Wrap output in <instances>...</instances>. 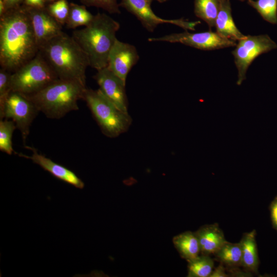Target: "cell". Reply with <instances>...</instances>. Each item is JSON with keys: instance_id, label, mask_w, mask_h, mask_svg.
<instances>
[{"instance_id": "44dd1931", "label": "cell", "mask_w": 277, "mask_h": 277, "mask_svg": "<svg viewBox=\"0 0 277 277\" xmlns=\"http://www.w3.org/2000/svg\"><path fill=\"white\" fill-rule=\"evenodd\" d=\"M93 17L94 15L87 9L85 6L70 3L66 27L74 29L80 26L85 27L92 21Z\"/></svg>"}, {"instance_id": "9c48e42d", "label": "cell", "mask_w": 277, "mask_h": 277, "mask_svg": "<svg viewBox=\"0 0 277 277\" xmlns=\"http://www.w3.org/2000/svg\"><path fill=\"white\" fill-rule=\"evenodd\" d=\"M149 42H165L181 43L203 50H211L234 47L236 41L224 38L211 31L190 33L187 30L181 33H171L159 37H149Z\"/></svg>"}, {"instance_id": "d6986e66", "label": "cell", "mask_w": 277, "mask_h": 277, "mask_svg": "<svg viewBox=\"0 0 277 277\" xmlns=\"http://www.w3.org/2000/svg\"><path fill=\"white\" fill-rule=\"evenodd\" d=\"M220 3L221 0H194V14L205 22L210 28L215 27Z\"/></svg>"}, {"instance_id": "4fadbf2b", "label": "cell", "mask_w": 277, "mask_h": 277, "mask_svg": "<svg viewBox=\"0 0 277 277\" xmlns=\"http://www.w3.org/2000/svg\"><path fill=\"white\" fill-rule=\"evenodd\" d=\"M27 7L39 49L64 32L63 26L50 15L46 7L43 8Z\"/></svg>"}, {"instance_id": "8992f818", "label": "cell", "mask_w": 277, "mask_h": 277, "mask_svg": "<svg viewBox=\"0 0 277 277\" xmlns=\"http://www.w3.org/2000/svg\"><path fill=\"white\" fill-rule=\"evenodd\" d=\"M58 79L39 52L31 61L12 73L11 91L33 95Z\"/></svg>"}, {"instance_id": "52a82bcc", "label": "cell", "mask_w": 277, "mask_h": 277, "mask_svg": "<svg viewBox=\"0 0 277 277\" xmlns=\"http://www.w3.org/2000/svg\"><path fill=\"white\" fill-rule=\"evenodd\" d=\"M276 48L277 44L267 34L248 35L239 40L232 51L238 72L237 85L246 80L247 69L255 58Z\"/></svg>"}, {"instance_id": "5bb4252c", "label": "cell", "mask_w": 277, "mask_h": 277, "mask_svg": "<svg viewBox=\"0 0 277 277\" xmlns=\"http://www.w3.org/2000/svg\"><path fill=\"white\" fill-rule=\"evenodd\" d=\"M25 147L32 151L31 155H27L22 153L16 152L15 154L20 157L31 160L34 163L39 165L60 180L78 189H83L84 187V183L74 172L39 153L35 148L29 146Z\"/></svg>"}, {"instance_id": "2e32d148", "label": "cell", "mask_w": 277, "mask_h": 277, "mask_svg": "<svg viewBox=\"0 0 277 277\" xmlns=\"http://www.w3.org/2000/svg\"><path fill=\"white\" fill-rule=\"evenodd\" d=\"M215 27L216 32L220 36L231 40L238 41L245 36L238 29L233 21L230 0H221Z\"/></svg>"}, {"instance_id": "83f0119b", "label": "cell", "mask_w": 277, "mask_h": 277, "mask_svg": "<svg viewBox=\"0 0 277 277\" xmlns=\"http://www.w3.org/2000/svg\"><path fill=\"white\" fill-rule=\"evenodd\" d=\"M23 5L34 8H45L47 5L45 0H24Z\"/></svg>"}, {"instance_id": "d4e9b609", "label": "cell", "mask_w": 277, "mask_h": 277, "mask_svg": "<svg viewBox=\"0 0 277 277\" xmlns=\"http://www.w3.org/2000/svg\"><path fill=\"white\" fill-rule=\"evenodd\" d=\"M69 4L67 0H57L47 4L46 9L52 17L63 26L66 25L68 16Z\"/></svg>"}, {"instance_id": "f1b7e54d", "label": "cell", "mask_w": 277, "mask_h": 277, "mask_svg": "<svg viewBox=\"0 0 277 277\" xmlns=\"http://www.w3.org/2000/svg\"><path fill=\"white\" fill-rule=\"evenodd\" d=\"M5 4L6 11L8 10L20 7L24 4V0H2Z\"/></svg>"}, {"instance_id": "7a4b0ae2", "label": "cell", "mask_w": 277, "mask_h": 277, "mask_svg": "<svg viewBox=\"0 0 277 277\" xmlns=\"http://www.w3.org/2000/svg\"><path fill=\"white\" fill-rule=\"evenodd\" d=\"M39 53L62 80L76 81L86 86L88 58L71 36L65 32L42 46Z\"/></svg>"}, {"instance_id": "cb8c5ba5", "label": "cell", "mask_w": 277, "mask_h": 277, "mask_svg": "<svg viewBox=\"0 0 277 277\" xmlns=\"http://www.w3.org/2000/svg\"><path fill=\"white\" fill-rule=\"evenodd\" d=\"M16 128L14 122L9 119L0 121V150L9 155L15 152L12 147V137Z\"/></svg>"}, {"instance_id": "484cf974", "label": "cell", "mask_w": 277, "mask_h": 277, "mask_svg": "<svg viewBox=\"0 0 277 277\" xmlns=\"http://www.w3.org/2000/svg\"><path fill=\"white\" fill-rule=\"evenodd\" d=\"M86 7L101 8L110 14H120L117 0H79Z\"/></svg>"}, {"instance_id": "ffe728a7", "label": "cell", "mask_w": 277, "mask_h": 277, "mask_svg": "<svg viewBox=\"0 0 277 277\" xmlns=\"http://www.w3.org/2000/svg\"><path fill=\"white\" fill-rule=\"evenodd\" d=\"M214 255L219 261L229 267L241 266L242 249L240 242L231 243L227 241Z\"/></svg>"}, {"instance_id": "603a6c76", "label": "cell", "mask_w": 277, "mask_h": 277, "mask_svg": "<svg viewBox=\"0 0 277 277\" xmlns=\"http://www.w3.org/2000/svg\"><path fill=\"white\" fill-rule=\"evenodd\" d=\"M247 3L264 20L272 24H277V0H247Z\"/></svg>"}, {"instance_id": "e575fe53", "label": "cell", "mask_w": 277, "mask_h": 277, "mask_svg": "<svg viewBox=\"0 0 277 277\" xmlns=\"http://www.w3.org/2000/svg\"><path fill=\"white\" fill-rule=\"evenodd\" d=\"M239 1L243 2V1H246V0H239Z\"/></svg>"}, {"instance_id": "f546056e", "label": "cell", "mask_w": 277, "mask_h": 277, "mask_svg": "<svg viewBox=\"0 0 277 277\" xmlns=\"http://www.w3.org/2000/svg\"><path fill=\"white\" fill-rule=\"evenodd\" d=\"M229 276V274L226 273L225 268L223 264L221 263L212 271L210 277H227Z\"/></svg>"}, {"instance_id": "7402d4cb", "label": "cell", "mask_w": 277, "mask_h": 277, "mask_svg": "<svg viewBox=\"0 0 277 277\" xmlns=\"http://www.w3.org/2000/svg\"><path fill=\"white\" fill-rule=\"evenodd\" d=\"M188 262V276L210 277L213 271L214 262L209 255H199Z\"/></svg>"}, {"instance_id": "9a60e30c", "label": "cell", "mask_w": 277, "mask_h": 277, "mask_svg": "<svg viewBox=\"0 0 277 277\" xmlns=\"http://www.w3.org/2000/svg\"><path fill=\"white\" fill-rule=\"evenodd\" d=\"M202 254H214L227 242L217 224L204 225L194 232Z\"/></svg>"}, {"instance_id": "7c38bea8", "label": "cell", "mask_w": 277, "mask_h": 277, "mask_svg": "<svg viewBox=\"0 0 277 277\" xmlns=\"http://www.w3.org/2000/svg\"><path fill=\"white\" fill-rule=\"evenodd\" d=\"M94 78L102 93L118 109L128 113L126 83L106 67L97 70Z\"/></svg>"}, {"instance_id": "5b68a950", "label": "cell", "mask_w": 277, "mask_h": 277, "mask_svg": "<svg viewBox=\"0 0 277 277\" xmlns=\"http://www.w3.org/2000/svg\"><path fill=\"white\" fill-rule=\"evenodd\" d=\"M101 130L106 136L115 137L125 132L131 120L128 113L118 109L100 91L86 89L83 99Z\"/></svg>"}, {"instance_id": "d6a6232c", "label": "cell", "mask_w": 277, "mask_h": 277, "mask_svg": "<svg viewBox=\"0 0 277 277\" xmlns=\"http://www.w3.org/2000/svg\"><path fill=\"white\" fill-rule=\"evenodd\" d=\"M56 1H57V0H45L47 4L50 3H51V2Z\"/></svg>"}, {"instance_id": "277c9868", "label": "cell", "mask_w": 277, "mask_h": 277, "mask_svg": "<svg viewBox=\"0 0 277 277\" xmlns=\"http://www.w3.org/2000/svg\"><path fill=\"white\" fill-rule=\"evenodd\" d=\"M79 82L57 79L37 93L27 96L37 110L47 117L60 119L68 113L77 110V102L83 99L86 89Z\"/></svg>"}, {"instance_id": "4dcf8cb0", "label": "cell", "mask_w": 277, "mask_h": 277, "mask_svg": "<svg viewBox=\"0 0 277 277\" xmlns=\"http://www.w3.org/2000/svg\"><path fill=\"white\" fill-rule=\"evenodd\" d=\"M271 213L273 223L275 228H277V198L271 205Z\"/></svg>"}, {"instance_id": "e0dca14e", "label": "cell", "mask_w": 277, "mask_h": 277, "mask_svg": "<svg viewBox=\"0 0 277 277\" xmlns=\"http://www.w3.org/2000/svg\"><path fill=\"white\" fill-rule=\"evenodd\" d=\"M256 232L253 230L243 234L240 242L242 249L241 266L250 272H256L259 264L255 241Z\"/></svg>"}, {"instance_id": "8fae6325", "label": "cell", "mask_w": 277, "mask_h": 277, "mask_svg": "<svg viewBox=\"0 0 277 277\" xmlns=\"http://www.w3.org/2000/svg\"><path fill=\"white\" fill-rule=\"evenodd\" d=\"M135 47L117 39L109 54L107 67L126 83L129 72L139 60Z\"/></svg>"}, {"instance_id": "30bf717a", "label": "cell", "mask_w": 277, "mask_h": 277, "mask_svg": "<svg viewBox=\"0 0 277 277\" xmlns=\"http://www.w3.org/2000/svg\"><path fill=\"white\" fill-rule=\"evenodd\" d=\"M120 7L125 8L135 16L143 27L149 32H153L160 24H170L177 26L185 30H195L200 22H188L184 18L169 19L156 15L147 0H121Z\"/></svg>"}, {"instance_id": "ac0fdd59", "label": "cell", "mask_w": 277, "mask_h": 277, "mask_svg": "<svg viewBox=\"0 0 277 277\" xmlns=\"http://www.w3.org/2000/svg\"><path fill=\"white\" fill-rule=\"evenodd\" d=\"M174 247L181 257L190 261L197 258L201 253L198 239L194 232L186 231L173 238Z\"/></svg>"}, {"instance_id": "6da1fadb", "label": "cell", "mask_w": 277, "mask_h": 277, "mask_svg": "<svg viewBox=\"0 0 277 277\" xmlns=\"http://www.w3.org/2000/svg\"><path fill=\"white\" fill-rule=\"evenodd\" d=\"M39 51L27 6L8 10L0 16L1 68L13 73Z\"/></svg>"}, {"instance_id": "1f68e13d", "label": "cell", "mask_w": 277, "mask_h": 277, "mask_svg": "<svg viewBox=\"0 0 277 277\" xmlns=\"http://www.w3.org/2000/svg\"><path fill=\"white\" fill-rule=\"evenodd\" d=\"M153 1H155L159 3H165L166 2H167L169 0H153Z\"/></svg>"}, {"instance_id": "4316f807", "label": "cell", "mask_w": 277, "mask_h": 277, "mask_svg": "<svg viewBox=\"0 0 277 277\" xmlns=\"http://www.w3.org/2000/svg\"><path fill=\"white\" fill-rule=\"evenodd\" d=\"M12 73L6 70L0 69V109L4 105L5 101L11 91V76Z\"/></svg>"}, {"instance_id": "3957f363", "label": "cell", "mask_w": 277, "mask_h": 277, "mask_svg": "<svg viewBox=\"0 0 277 277\" xmlns=\"http://www.w3.org/2000/svg\"><path fill=\"white\" fill-rule=\"evenodd\" d=\"M118 22L104 13L94 15L84 28L73 31L72 36L86 54L91 67L96 70L106 67L110 50L117 39Z\"/></svg>"}, {"instance_id": "ba28073f", "label": "cell", "mask_w": 277, "mask_h": 277, "mask_svg": "<svg viewBox=\"0 0 277 277\" xmlns=\"http://www.w3.org/2000/svg\"><path fill=\"white\" fill-rule=\"evenodd\" d=\"M39 111L33 103L26 95L11 91L0 109V119L12 120L20 131L23 143L29 134L31 124Z\"/></svg>"}, {"instance_id": "836d02e7", "label": "cell", "mask_w": 277, "mask_h": 277, "mask_svg": "<svg viewBox=\"0 0 277 277\" xmlns=\"http://www.w3.org/2000/svg\"><path fill=\"white\" fill-rule=\"evenodd\" d=\"M150 4H151L152 2L153 1V0H147Z\"/></svg>"}]
</instances>
